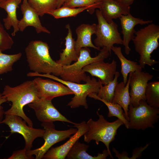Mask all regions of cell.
<instances>
[{
	"label": "cell",
	"mask_w": 159,
	"mask_h": 159,
	"mask_svg": "<svg viewBox=\"0 0 159 159\" xmlns=\"http://www.w3.org/2000/svg\"><path fill=\"white\" fill-rule=\"evenodd\" d=\"M2 94L7 101L11 102L12 104L10 108L5 112L4 115L19 116L29 126L33 127L32 121L25 115L23 109L25 105L39 99L33 81H27L14 87L6 85Z\"/></svg>",
	"instance_id": "6da1fadb"
},
{
	"label": "cell",
	"mask_w": 159,
	"mask_h": 159,
	"mask_svg": "<svg viewBox=\"0 0 159 159\" xmlns=\"http://www.w3.org/2000/svg\"><path fill=\"white\" fill-rule=\"evenodd\" d=\"M49 48L48 44L42 41H31L25 49L28 66L34 72L60 76L62 67L52 59Z\"/></svg>",
	"instance_id": "7a4b0ae2"
},
{
	"label": "cell",
	"mask_w": 159,
	"mask_h": 159,
	"mask_svg": "<svg viewBox=\"0 0 159 159\" xmlns=\"http://www.w3.org/2000/svg\"><path fill=\"white\" fill-rule=\"evenodd\" d=\"M132 39L136 52L140 56L139 65L144 68L146 65L151 67L158 62L151 59V54L159 46V26L150 24L136 31Z\"/></svg>",
	"instance_id": "3957f363"
},
{
	"label": "cell",
	"mask_w": 159,
	"mask_h": 159,
	"mask_svg": "<svg viewBox=\"0 0 159 159\" xmlns=\"http://www.w3.org/2000/svg\"><path fill=\"white\" fill-rule=\"evenodd\" d=\"M96 114L99 117L97 120L94 121L90 118L86 122L88 130L84 135V140L88 143L95 140L97 145L100 142H102L106 146L110 157L113 159L109 145L115 140L118 128L124 124L119 119L111 122L108 121L99 113L98 110Z\"/></svg>",
	"instance_id": "277c9868"
},
{
	"label": "cell",
	"mask_w": 159,
	"mask_h": 159,
	"mask_svg": "<svg viewBox=\"0 0 159 159\" xmlns=\"http://www.w3.org/2000/svg\"><path fill=\"white\" fill-rule=\"evenodd\" d=\"M28 77L39 76L48 77L54 80L65 85L73 92L74 97L68 102L67 105L71 108H75L80 106H83L85 109L88 108L87 97L92 93L97 94L102 85L99 79L97 80L94 77L90 78L87 76L86 83L80 84L60 79L56 76L49 74H40L34 72L28 73Z\"/></svg>",
	"instance_id": "5b68a950"
},
{
	"label": "cell",
	"mask_w": 159,
	"mask_h": 159,
	"mask_svg": "<svg viewBox=\"0 0 159 159\" xmlns=\"http://www.w3.org/2000/svg\"><path fill=\"white\" fill-rule=\"evenodd\" d=\"M98 54L92 57L90 51L87 47H83L79 51L77 60L72 64L63 66V71L60 76L62 80L80 83L81 81L85 82L87 76L82 72V68L93 62L104 60L110 55L107 48L103 47L100 50Z\"/></svg>",
	"instance_id": "8992f818"
},
{
	"label": "cell",
	"mask_w": 159,
	"mask_h": 159,
	"mask_svg": "<svg viewBox=\"0 0 159 159\" xmlns=\"http://www.w3.org/2000/svg\"><path fill=\"white\" fill-rule=\"evenodd\" d=\"M128 108V129L144 130L154 127V125L159 118V108L150 106L143 100L140 101L138 106L134 107L130 104Z\"/></svg>",
	"instance_id": "52a82bcc"
},
{
	"label": "cell",
	"mask_w": 159,
	"mask_h": 159,
	"mask_svg": "<svg viewBox=\"0 0 159 159\" xmlns=\"http://www.w3.org/2000/svg\"><path fill=\"white\" fill-rule=\"evenodd\" d=\"M98 24L94 40L95 45L98 47H106L110 55L111 49L114 45L122 44V39L118 31V26L113 21L107 22L102 16L99 9L96 11Z\"/></svg>",
	"instance_id": "ba28073f"
},
{
	"label": "cell",
	"mask_w": 159,
	"mask_h": 159,
	"mask_svg": "<svg viewBox=\"0 0 159 159\" xmlns=\"http://www.w3.org/2000/svg\"><path fill=\"white\" fill-rule=\"evenodd\" d=\"M41 125L45 131L43 138L44 140L43 144L36 149L27 151V153L29 156L35 155L36 159L42 158L45 153L55 144L65 140L75 133L77 129L71 128L64 130H58L55 129L53 122H43Z\"/></svg>",
	"instance_id": "9c48e42d"
},
{
	"label": "cell",
	"mask_w": 159,
	"mask_h": 159,
	"mask_svg": "<svg viewBox=\"0 0 159 159\" xmlns=\"http://www.w3.org/2000/svg\"><path fill=\"white\" fill-rule=\"evenodd\" d=\"M5 118L1 122L10 128L11 134L18 133L21 134L25 141L24 148L28 151L31 149L34 141L38 137H43L44 129L33 128L26 124V122L20 117L15 115L6 114Z\"/></svg>",
	"instance_id": "30bf717a"
},
{
	"label": "cell",
	"mask_w": 159,
	"mask_h": 159,
	"mask_svg": "<svg viewBox=\"0 0 159 159\" xmlns=\"http://www.w3.org/2000/svg\"><path fill=\"white\" fill-rule=\"evenodd\" d=\"M33 81L40 99L52 101L56 97L74 94L71 90L61 83L40 77H36Z\"/></svg>",
	"instance_id": "8fae6325"
},
{
	"label": "cell",
	"mask_w": 159,
	"mask_h": 159,
	"mask_svg": "<svg viewBox=\"0 0 159 159\" xmlns=\"http://www.w3.org/2000/svg\"><path fill=\"white\" fill-rule=\"evenodd\" d=\"M28 105L34 110L37 119L42 122L60 121L73 125L76 123L62 115L53 105L52 101L39 99Z\"/></svg>",
	"instance_id": "7c38bea8"
},
{
	"label": "cell",
	"mask_w": 159,
	"mask_h": 159,
	"mask_svg": "<svg viewBox=\"0 0 159 159\" xmlns=\"http://www.w3.org/2000/svg\"><path fill=\"white\" fill-rule=\"evenodd\" d=\"M153 76L148 72L136 71L132 72L130 82V103L134 107L138 106L141 100L146 101L145 90L148 82Z\"/></svg>",
	"instance_id": "4fadbf2b"
},
{
	"label": "cell",
	"mask_w": 159,
	"mask_h": 159,
	"mask_svg": "<svg viewBox=\"0 0 159 159\" xmlns=\"http://www.w3.org/2000/svg\"><path fill=\"white\" fill-rule=\"evenodd\" d=\"M74 127L77 131L65 143L59 146L49 149L44 155L42 158L45 159H64L75 143L84 135L88 130L86 122L83 121L76 123Z\"/></svg>",
	"instance_id": "5bb4252c"
},
{
	"label": "cell",
	"mask_w": 159,
	"mask_h": 159,
	"mask_svg": "<svg viewBox=\"0 0 159 159\" xmlns=\"http://www.w3.org/2000/svg\"><path fill=\"white\" fill-rule=\"evenodd\" d=\"M116 69L117 62L114 59L110 63L105 62L104 60H102L86 66L82 68V71L98 78L102 84L105 85L113 80Z\"/></svg>",
	"instance_id": "9a60e30c"
},
{
	"label": "cell",
	"mask_w": 159,
	"mask_h": 159,
	"mask_svg": "<svg viewBox=\"0 0 159 159\" xmlns=\"http://www.w3.org/2000/svg\"><path fill=\"white\" fill-rule=\"evenodd\" d=\"M122 28L121 32L123 34L122 44L125 47L126 54H129L131 50L129 44L134 37L136 31L135 26L138 24L144 25L152 23V20H144L142 19L133 16L130 13L126 15H122L119 18Z\"/></svg>",
	"instance_id": "2e32d148"
},
{
	"label": "cell",
	"mask_w": 159,
	"mask_h": 159,
	"mask_svg": "<svg viewBox=\"0 0 159 159\" xmlns=\"http://www.w3.org/2000/svg\"><path fill=\"white\" fill-rule=\"evenodd\" d=\"M21 10L23 16L19 20L18 27L19 31L23 32L28 26L34 27L37 33L44 32L50 34V32L43 26L37 12L29 4L28 0H23L21 5Z\"/></svg>",
	"instance_id": "e0dca14e"
},
{
	"label": "cell",
	"mask_w": 159,
	"mask_h": 159,
	"mask_svg": "<svg viewBox=\"0 0 159 159\" xmlns=\"http://www.w3.org/2000/svg\"><path fill=\"white\" fill-rule=\"evenodd\" d=\"M99 9L102 16L109 23L122 15L130 13V6H125L117 0H101Z\"/></svg>",
	"instance_id": "ac0fdd59"
},
{
	"label": "cell",
	"mask_w": 159,
	"mask_h": 159,
	"mask_svg": "<svg viewBox=\"0 0 159 159\" xmlns=\"http://www.w3.org/2000/svg\"><path fill=\"white\" fill-rule=\"evenodd\" d=\"M97 24H82L76 29L77 39L75 41V47L77 52L79 54L80 49L83 47H90L98 50L100 48L94 45L91 40L92 36L96 32Z\"/></svg>",
	"instance_id": "d6986e66"
},
{
	"label": "cell",
	"mask_w": 159,
	"mask_h": 159,
	"mask_svg": "<svg viewBox=\"0 0 159 159\" xmlns=\"http://www.w3.org/2000/svg\"><path fill=\"white\" fill-rule=\"evenodd\" d=\"M68 33L65 38V47L62 52L60 53L59 59L56 62L61 66L69 65L73 61H76L79 57V54L77 52L75 47V41L72 37L70 25L66 26Z\"/></svg>",
	"instance_id": "ffe728a7"
},
{
	"label": "cell",
	"mask_w": 159,
	"mask_h": 159,
	"mask_svg": "<svg viewBox=\"0 0 159 159\" xmlns=\"http://www.w3.org/2000/svg\"><path fill=\"white\" fill-rule=\"evenodd\" d=\"M21 0H7L0 3V7L4 9L7 13L6 18L3 19L4 26L7 30L12 26V36H15L19 30L18 24L19 20L17 18L16 9L21 2Z\"/></svg>",
	"instance_id": "44dd1931"
},
{
	"label": "cell",
	"mask_w": 159,
	"mask_h": 159,
	"mask_svg": "<svg viewBox=\"0 0 159 159\" xmlns=\"http://www.w3.org/2000/svg\"><path fill=\"white\" fill-rule=\"evenodd\" d=\"M132 72L129 73V77L126 85L123 82L118 83L116 87L112 102L118 104L123 109L125 118L129 121L128 116V107L130 103L129 88Z\"/></svg>",
	"instance_id": "7402d4cb"
},
{
	"label": "cell",
	"mask_w": 159,
	"mask_h": 159,
	"mask_svg": "<svg viewBox=\"0 0 159 159\" xmlns=\"http://www.w3.org/2000/svg\"><path fill=\"white\" fill-rule=\"evenodd\" d=\"M89 147L78 140L69 151L66 158L69 159H105L110 156L107 149L104 150L102 153H98L96 156H92L86 152Z\"/></svg>",
	"instance_id": "603a6c76"
},
{
	"label": "cell",
	"mask_w": 159,
	"mask_h": 159,
	"mask_svg": "<svg viewBox=\"0 0 159 159\" xmlns=\"http://www.w3.org/2000/svg\"><path fill=\"white\" fill-rule=\"evenodd\" d=\"M111 50L116 55L121 62V72L123 77V82L126 85L129 73L136 71H142V68L137 62L127 59L122 54L121 47L113 46Z\"/></svg>",
	"instance_id": "cb8c5ba5"
},
{
	"label": "cell",
	"mask_w": 159,
	"mask_h": 159,
	"mask_svg": "<svg viewBox=\"0 0 159 159\" xmlns=\"http://www.w3.org/2000/svg\"><path fill=\"white\" fill-rule=\"evenodd\" d=\"M86 10L90 14H92L95 10L91 6L76 8L62 6L49 11L47 14L57 19L69 17H75L79 14Z\"/></svg>",
	"instance_id": "d4e9b609"
},
{
	"label": "cell",
	"mask_w": 159,
	"mask_h": 159,
	"mask_svg": "<svg viewBox=\"0 0 159 159\" xmlns=\"http://www.w3.org/2000/svg\"><path fill=\"white\" fill-rule=\"evenodd\" d=\"M97 94L92 93L88 96L95 100H100L104 103L107 107L109 112L108 117H116L120 120L123 123L125 127L128 129V121L125 117V114L122 107L119 104L112 102H107L99 98Z\"/></svg>",
	"instance_id": "484cf974"
},
{
	"label": "cell",
	"mask_w": 159,
	"mask_h": 159,
	"mask_svg": "<svg viewBox=\"0 0 159 159\" xmlns=\"http://www.w3.org/2000/svg\"><path fill=\"white\" fill-rule=\"evenodd\" d=\"M28 2L40 16L57 9V0H28Z\"/></svg>",
	"instance_id": "4316f807"
},
{
	"label": "cell",
	"mask_w": 159,
	"mask_h": 159,
	"mask_svg": "<svg viewBox=\"0 0 159 159\" xmlns=\"http://www.w3.org/2000/svg\"><path fill=\"white\" fill-rule=\"evenodd\" d=\"M120 75V73L116 72L113 80L107 85L101 86L97 94V97L107 102H112L114 96L117 85L118 83V79Z\"/></svg>",
	"instance_id": "83f0119b"
},
{
	"label": "cell",
	"mask_w": 159,
	"mask_h": 159,
	"mask_svg": "<svg viewBox=\"0 0 159 159\" xmlns=\"http://www.w3.org/2000/svg\"><path fill=\"white\" fill-rule=\"evenodd\" d=\"M146 101L151 106L159 107V82L148 83L145 90Z\"/></svg>",
	"instance_id": "f1b7e54d"
},
{
	"label": "cell",
	"mask_w": 159,
	"mask_h": 159,
	"mask_svg": "<svg viewBox=\"0 0 159 159\" xmlns=\"http://www.w3.org/2000/svg\"><path fill=\"white\" fill-rule=\"evenodd\" d=\"M21 56V52L7 54L0 51V75L11 71L13 65L20 59Z\"/></svg>",
	"instance_id": "f546056e"
},
{
	"label": "cell",
	"mask_w": 159,
	"mask_h": 159,
	"mask_svg": "<svg viewBox=\"0 0 159 159\" xmlns=\"http://www.w3.org/2000/svg\"><path fill=\"white\" fill-rule=\"evenodd\" d=\"M101 0H68L62 6L71 8L91 6L95 9L99 8Z\"/></svg>",
	"instance_id": "4dcf8cb0"
},
{
	"label": "cell",
	"mask_w": 159,
	"mask_h": 159,
	"mask_svg": "<svg viewBox=\"0 0 159 159\" xmlns=\"http://www.w3.org/2000/svg\"><path fill=\"white\" fill-rule=\"evenodd\" d=\"M13 44L12 38L0 22V51L2 52L11 49Z\"/></svg>",
	"instance_id": "1f68e13d"
},
{
	"label": "cell",
	"mask_w": 159,
	"mask_h": 159,
	"mask_svg": "<svg viewBox=\"0 0 159 159\" xmlns=\"http://www.w3.org/2000/svg\"><path fill=\"white\" fill-rule=\"evenodd\" d=\"M27 150L25 148L23 149L14 151L12 155L8 159H32L34 158L33 156H29L27 153Z\"/></svg>",
	"instance_id": "d6a6232c"
},
{
	"label": "cell",
	"mask_w": 159,
	"mask_h": 159,
	"mask_svg": "<svg viewBox=\"0 0 159 159\" xmlns=\"http://www.w3.org/2000/svg\"><path fill=\"white\" fill-rule=\"evenodd\" d=\"M7 101V100L3 96L2 93H0V124L2 120L3 115L5 113V111L1 105Z\"/></svg>",
	"instance_id": "836d02e7"
},
{
	"label": "cell",
	"mask_w": 159,
	"mask_h": 159,
	"mask_svg": "<svg viewBox=\"0 0 159 159\" xmlns=\"http://www.w3.org/2000/svg\"><path fill=\"white\" fill-rule=\"evenodd\" d=\"M135 0H120L122 3L123 4L127 6H130L132 5Z\"/></svg>",
	"instance_id": "e575fe53"
},
{
	"label": "cell",
	"mask_w": 159,
	"mask_h": 159,
	"mask_svg": "<svg viewBox=\"0 0 159 159\" xmlns=\"http://www.w3.org/2000/svg\"><path fill=\"white\" fill-rule=\"evenodd\" d=\"M68 0H57V8H59L62 6L63 4Z\"/></svg>",
	"instance_id": "d590c367"
},
{
	"label": "cell",
	"mask_w": 159,
	"mask_h": 159,
	"mask_svg": "<svg viewBox=\"0 0 159 159\" xmlns=\"http://www.w3.org/2000/svg\"><path fill=\"white\" fill-rule=\"evenodd\" d=\"M7 0H0V3L6 1Z\"/></svg>",
	"instance_id": "8d00e7d4"
},
{
	"label": "cell",
	"mask_w": 159,
	"mask_h": 159,
	"mask_svg": "<svg viewBox=\"0 0 159 159\" xmlns=\"http://www.w3.org/2000/svg\"><path fill=\"white\" fill-rule=\"evenodd\" d=\"M118 0L119 1H120V0Z\"/></svg>",
	"instance_id": "74e56055"
}]
</instances>
